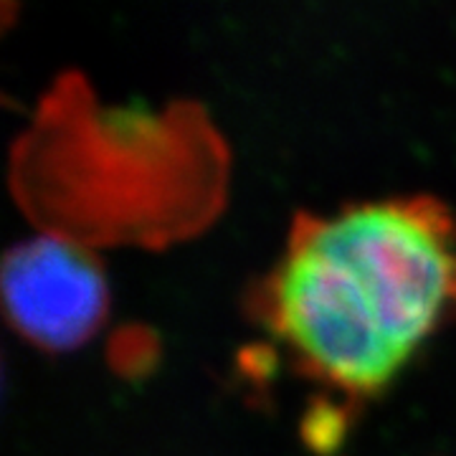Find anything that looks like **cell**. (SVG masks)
Wrapping results in <instances>:
<instances>
[{"mask_svg":"<svg viewBox=\"0 0 456 456\" xmlns=\"http://www.w3.org/2000/svg\"><path fill=\"white\" fill-rule=\"evenodd\" d=\"M3 299L28 340L64 350L99 327L107 312V281L86 248L61 236H36L8 248Z\"/></svg>","mask_w":456,"mask_h":456,"instance_id":"cell-2","label":"cell"},{"mask_svg":"<svg viewBox=\"0 0 456 456\" xmlns=\"http://www.w3.org/2000/svg\"><path fill=\"white\" fill-rule=\"evenodd\" d=\"M456 305V226L439 200L350 203L294 221L266 314L327 380L383 388Z\"/></svg>","mask_w":456,"mask_h":456,"instance_id":"cell-1","label":"cell"}]
</instances>
